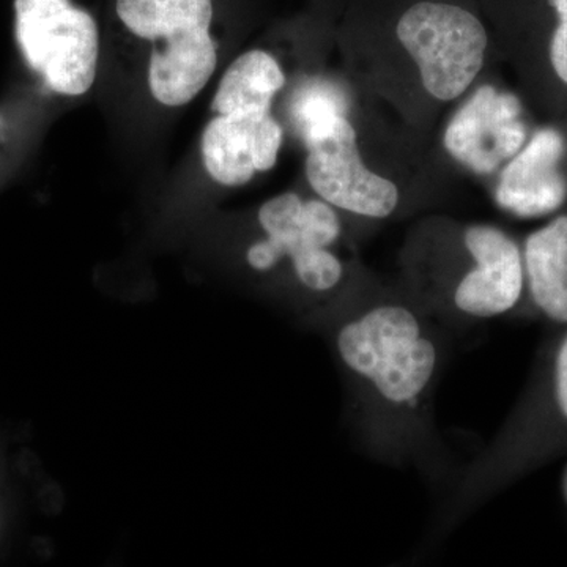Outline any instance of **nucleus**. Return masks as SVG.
I'll return each mask as SVG.
<instances>
[{
    "instance_id": "nucleus-1",
    "label": "nucleus",
    "mask_w": 567,
    "mask_h": 567,
    "mask_svg": "<svg viewBox=\"0 0 567 567\" xmlns=\"http://www.w3.org/2000/svg\"><path fill=\"white\" fill-rule=\"evenodd\" d=\"M354 424L380 461L434 447V395L445 361L440 322L415 298L360 297L331 323Z\"/></svg>"
},
{
    "instance_id": "nucleus-2",
    "label": "nucleus",
    "mask_w": 567,
    "mask_h": 567,
    "mask_svg": "<svg viewBox=\"0 0 567 567\" xmlns=\"http://www.w3.org/2000/svg\"><path fill=\"white\" fill-rule=\"evenodd\" d=\"M257 221L265 237L246 249V262L254 271L270 274L289 264L298 286L327 300L334 319L353 303L344 297V260L333 249L344 233L334 207L322 199L305 200L284 193L259 208Z\"/></svg>"
},
{
    "instance_id": "nucleus-3",
    "label": "nucleus",
    "mask_w": 567,
    "mask_h": 567,
    "mask_svg": "<svg viewBox=\"0 0 567 567\" xmlns=\"http://www.w3.org/2000/svg\"><path fill=\"white\" fill-rule=\"evenodd\" d=\"M115 13L137 39L153 41V99L169 107L192 103L218 65L213 0H115Z\"/></svg>"
},
{
    "instance_id": "nucleus-4",
    "label": "nucleus",
    "mask_w": 567,
    "mask_h": 567,
    "mask_svg": "<svg viewBox=\"0 0 567 567\" xmlns=\"http://www.w3.org/2000/svg\"><path fill=\"white\" fill-rule=\"evenodd\" d=\"M464 264L424 287L417 303L439 322L480 323L506 316L525 289L524 257L498 227L472 224L461 230Z\"/></svg>"
},
{
    "instance_id": "nucleus-5",
    "label": "nucleus",
    "mask_w": 567,
    "mask_h": 567,
    "mask_svg": "<svg viewBox=\"0 0 567 567\" xmlns=\"http://www.w3.org/2000/svg\"><path fill=\"white\" fill-rule=\"evenodd\" d=\"M14 31L25 62L52 92L80 96L96 80L100 33L70 0H14Z\"/></svg>"
},
{
    "instance_id": "nucleus-6",
    "label": "nucleus",
    "mask_w": 567,
    "mask_h": 567,
    "mask_svg": "<svg viewBox=\"0 0 567 567\" xmlns=\"http://www.w3.org/2000/svg\"><path fill=\"white\" fill-rule=\"evenodd\" d=\"M398 37L420 66L425 91L442 102L466 92L483 69L486 29L461 7L417 2L399 20Z\"/></svg>"
},
{
    "instance_id": "nucleus-7",
    "label": "nucleus",
    "mask_w": 567,
    "mask_h": 567,
    "mask_svg": "<svg viewBox=\"0 0 567 567\" xmlns=\"http://www.w3.org/2000/svg\"><path fill=\"white\" fill-rule=\"evenodd\" d=\"M305 142L306 177L320 199L361 218L385 219L393 215L399 205L398 186L361 162L357 133L347 117L334 118L308 134Z\"/></svg>"
},
{
    "instance_id": "nucleus-8",
    "label": "nucleus",
    "mask_w": 567,
    "mask_h": 567,
    "mask_svg": "<svg viewBox=\"0 0 567 567\" xmlns=\"http://www.w3.org/2000/svg\"><path fill=\"white\" fill-rule=\"evenodd\" d=\"M525 140L517 96L483 85L451 118L445 147L473 173L492 174L524 147Z\"/></svg>"
},
{
    "instance_id": "nucleus-9",
    "label": "nucleus",
    "mask_w": 567,
    "mask_h": 567,
    "mask_svg": "<svg viewBox=\"0 0 567 567\" xmlns=\"http://www.w3.org/2000/svg\"><path fill=\"white\" fill-rule=\"evenodd\" d=\"M281 145L282 128L271 112L216 114L203 133L204 166L219 185L238 188L274 169Z\"/></svg>"
},
{
    "instance_id": "nucleus-10",
    "label": "nucleus",
    "mask_w": 567,
    "mask_h": 567,
    "mask_svg": "<svg viewBox=\"0 0 567 567\" xmlns=\"http://www.w3.org/2000/svg\"><path fill=\"white\" fill-rule=\"evenodd\" d=\"M565 140L555 130L537 132L506 164L495 189L499 208L518 218H539L558 210L567 197L559 171Z\"/></svg>"
},
{
    "instance_id": "nucleus-11",
    "label": "nucleus",
    "mask_w": 567,
    "mask_h": 567,
    "mask_svg": "<svg viewBox=\"0 0 567 567\" xmlns=\"http://www.w3.org/2000/svg\"><path fill=\"white\" fill-rule=\"evenodd\" d=\"M524 267L537 308L554 322L567 323V216L529 235Z\"/></svg>"
},
{
    "instance_id": "nucleus-12",
    "label": "nucleus",
    "mask_w": 567,
    "mask_h": 567,
    "mask_svg": "<svg viewBox=\"0 0 567 567\" xmlns=\"http://www.w3.org/2000/svg\"><path fill=\"white\" fill-rule=\"evenodd\" d=\"M286 74L274 55L254 50L235 59L224 73L213 99L216 114H270Z\"/></svg>"
},
{
    "instance_id": "nucleus-13",
    "label": "nucleus",
    "mask_w": 567,
    "mask_h": 567,
    "mask_svg": "<svg viewBox=\"0 0 567 567\" xmlns=\"http://www.w3.org/2000/svg\"><path fill=\"white\" fill-rule=\"evenodd\" d=\"M347 107L349 104L344 93L338 87L328 82H315L298 92L293 103V117L306 137L334 118L346 117Z\"/></svg>"
},
{
    "instance_id": "nucleus-14",
    "label": "nucleus",
    "mask_w": 567,
    "mask_h": 567,
    "mask_svg": "<svg viewBox=\"0 0 567 567\" xmlns=\"http://www.w3.org/2000/svg\"><path fill=\"white\" fill-rule=\"evenodd\" d=\"M559 24L555 29L550 44V61L559 80L567 84V0H554Z\"/></svg>"
},
{
    "instance_id": "nucleus-15",
    "label": "nucleus",
    "mask_w": 567,
    "mask_h": 567,
    "mask_svg": "<svg viewBox=\"0 0 567 567\" xmlns=\"http://www.w3.org/2000/svg\"><path fill=\"white\" fill-rule=\"evenodd\" d=\"M551 401L563 420L567 423V336L559 344L551 369Z\"/></svg>"
}]
</instances>
